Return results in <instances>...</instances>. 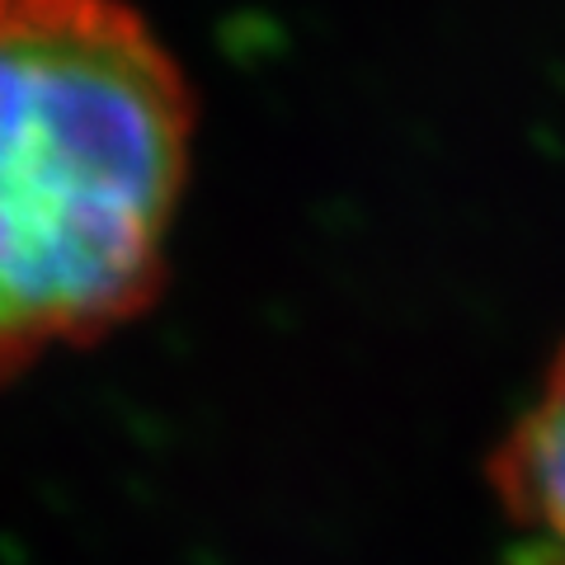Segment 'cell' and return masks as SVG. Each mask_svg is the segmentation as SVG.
<instances>
[{
	"label": "cell",
	"mask_w": 565,
	"mask_h": 565,
	"mask_svg": "<svg viewBox=\"0 0 565 565\" xmlns=\"http://www.w3.org/2000/svg\"><path fill=\"white\" fill-rule=\"evenodd\" d=\"M199 104L132 0H0V386L156 307Z\"/></svg>",
	"instance_id": "6da1fadb"
},
{
	"label": "cell",
	"mask_w": 565,
	"mask_h": 565,
	"mask_svg": "<svg viewBox=\"0 0 565 565\" xmlns=\"http://www.w3.org/2000/svg\"><path fill=\"white\" fill-rule=\"evenodd\" d=\"M490 486L519 537L514 565H565V344L494 448Z\"/></svg>",
	"instance_id": "7a4b0ae2"
}]
</instances>
